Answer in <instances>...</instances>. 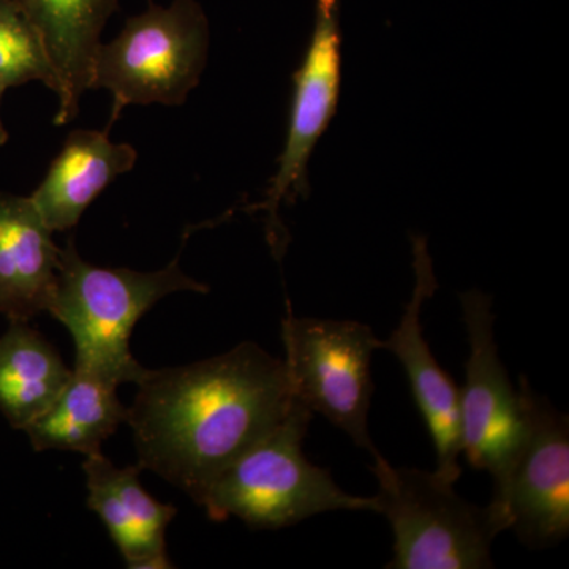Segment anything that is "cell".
Here are the masks:
<instances>
[{
  "label": "cell",
  "instance_id": "obj_1",
  "mask_svg": "<svg viewBox=\"0 0 569 569\" xmlns=\"http://www.w3.org/2000/svg\"><path fill=\"white\" fill-rule=\"evenodd\" d=\"M127 413L138 463L200 505L213 479L268 437L295 403L283 359L253 342L149 370Z\"/></svg>",
  "mask_w": 569,
  "mask_h": 569
},
{
  "label": "cell",
  "instance_id": "obj_2",
  "mask_svg": "<svg viewBox=\"0 0 569 569\" xmlns=\"http://www.w3.org/2000/svg\"><path fill=\"white\" fill-rule=\"evenodd\" d=\"M178 291H209L208 284L182 271L179 254L160 271L100 268L82 260L70 238L61 249L48 312L73 337V370L119 388L141 383L149 373L130 351L134 325L160 299Z\"/></svg>",
  "mask_w": 569,
  "mask_h": 569
},
{
  "label": "cell",
  "instance_id": "obj_3",
  "mask_svg": "<svg viewBox=\"0 0 569 569\" xmlns=\"http://www.w3.org/2000/svg\"><path fill=\"white\" fill-rule=\"evenodd\" d=\"M312 411L295 399L279 426L224 468L200 505L209 518H238L252 529L277 530L335 511L377 512L376 497L348 493L302 452Z\"/></svg>",
  "mask_w": 569,
  "mask_h": 569
},
{
  "label": "cell",
  "instance_id": "obj_4",
  "mask_svg": "<svg viewBox=\"0 0 569 569\" xmlns=\"http://www.w3.org/2000/svg\"><path fill=\"white\" fill-rule=\"evenodd\" d=\"M377 512L395 535L388 569L492 568L493 539L508 530L497 509L481 508L456 493L436 471L395 467L373 459Z\"/></svg>",
  "mask_w": 569,
  "mask_h": 569
},
{
  "label": "cell",
  "instance_id": "obj_5",
  "mask_svg": "<svg viewBox=\"0 0 569 569\" xmlns=\"http://www.w3.org/2000/svg\"><path fill=\"white\" fill-rule=\"evenodd\" d=\"M209 21L197 0L151 3L93 54L89 91L111 93V123L132 104L181 107L208 63Z\"/></svg>",
  "mask_w": 569,
  "mask_h": 569
},
{
  "label": "cell",
  "instance_id": "obj_6",
  "mask_svg": "<svg viewBox=\"0 0 569 569\" xmlns=\"http://www.w3.org/2000/svg\"><path fill=\"white\" fill-rule=\"evenodd\" d=\"M282 342L295 399L342 429L356 447L380 458L367 427L376 391L370 362L381 348L373 329L353 320L298 318L288 312Z\"/></svg>",
  "mask_w": 569,
  "mask_h": 569
},
{
  "label": "cell",
  "instance_id": "obj_7",
  "mask_svg": "<svg viewBox=\"0 0 569 569\" xmlns=\"http://www.w3.org/2000/svg\"><path fill=\"white\" fill-rule=\"evenodd\" d=\"M460 306L470 343L466 383L459 389L460 447L471 467L492 477L497 503L526 433V406L498 355L492 298L470 290L460 295Z\"/></svg>",
  "mask_w": 569,
  "mask_h": 569
},
{
  "label": "cell",
  "instance_id": "obj_8",
  "mask_svg": "<svg viewBox=\"0 0 569 569\" xmlns=\"http://www.w3.org/2000/svg\"><path fill=\"white\" fill-rule=\"evenodd\" d=\"M342 0H317L316 24L301 67L293 78L290 123L282 156L266 200L257 206L266 212V231L276 257L283 253L287 231L279 208L293 204L310 192L307 168L317 142L332 121L339 103L342 78Z\"/></svg>",
  "mask_w": 569,
  "mask_h": 569
},
{
  "label": "cell",
  "instance_id": "obj_9",
  "mask_svg": "<svg viewBox=\"0 0 569 569\" xmlns=\"http://www.w3.org/2000/svg\"><path fill=\"white\" fill-rule=\"evenodd\" d=\"M526 433L503 496L492 503L498 515L530 548L559 545L569 535V421L520 377Z\"/></svg>",
  "mask_w": 569,
  "mask_h": 569
},
{
  "label": "cell",
  "instance_id": "obj_10",
  "mask_svg": "<svg viewBox=\"0 0 569 569\" xmlns=\"http://www.w3.org/2000/svg\"><path fill=\"white\" fill-rule=\"evenodd\" d=\"M413 295L403 310L402 318L389 339L381 340L380 350L396 356L410 383L411 395L421 411L433 448H436L438 477L456 481L462 475L460 467L459 388L438 365L422 331L421 313L427 299L438 288L432 258L425 236H413Z\"/></svg>",
  "mask_w": 569,
  "mask_h": 569
},
{
  "label": "cell",
  "instance_id": "obj_11",
  "mask_svg": "<svg viewBox=\"0 0 569 569\" xmlns=\"http://www.w3.org/2000/svg\"><path fill=\"white\" fill-rule=\"evenodd\" d=\"M140 463L119 468L102 452L82 463L88 485V507L102 519L127 567L167 569L168 526L176 508L149 496L140 482Z\"/></svg>",
  "mask_w": 569,
  "mask_h": 569
},
{
  "label": "cell",
  "instance_id": "obj_12",
  "mask_svg": "<svg viewBox=\"0 0 569 569\" xmlns=\"http://www.w3.org/2000/svg\"><path fill=\"white\" fill-rule=\"evenodd\" d=\"M31 197L0 193V313L31 321L50 309L61 249Z\"/></svg>",
  "mask_w": 569,
  "mask_h": 569
},
{
  "label": "cell",
  "instance_id": "obj_13",
  "mask_svg": "<svg viewBox=\"0 0 569 569\" xmlns=\"http://www.w3.org/2000/svg\"><path fill=\"white\" fill-rule=\"evenodd\" d=\"M137 149L110 140V130H74L29 194L52 233L77 227L92 201L119 176L133 170Z\"/></svg>",
  "mask_w": 569,
  "mask_h": 569
},
{
  "label": "cell",
  "instance_id": "obj_14",
  "mask_svg": "<svg viewBox=\"0 0 569 569\" xmlns=\"http://www.w3.org/2000/svg\"><path fill=\"white\" fill-rule=\"evenodd\" d=\"M39 29L58 80L56 126L77 118L102 32L119 0H17Z\"/></svg>",
  "mask_w": 569,
  "mask_h": 569
},
{
  "label": "cell",
  "instance_id": "obj_15",
  "mask_svg": "<svg viewBox=\"0 0 569 569\" xmlns=\"http://www.w3.org/2000/svg\"><path fill=\"white\" fill-rule=\"evenodd\" d=\"M129 408L118 397V388L73 370L58 399L24 432L36 451L81 452L86 458L102 452V445L127 421Z\"/></svg>",
  "mask_w": 569,
  "mask_h": 569
},
{
  "label": "cell",
  "instance_id": "obj_16",
  "mask_svg": "<svg viewBox=\"0 0 569 569\" xmlns=\"http://www.w3.org/2000/svg\"><path fill=\"white\" fill-rule=\"evenodd\" d=\"M71 373L29 321H11L0 337V413L11 427L24 430L58 399Z\"/></svg>",
  "mask_w": 569,
  "mask_h": 569
},
{
  "label": "cell",
  "instance_id": "obj_17",
  "mask_svg": "<svg viewBox=\"0 0 569 569\" xmlns=\"http://www.w3.org/2000/svg\"><path fill=\"white\" fill-rule=\"evenodd\" d=\"M43 82L56 93L58 80L44 41L17 0H0V88Z\"/></svg>",
  "mask_w": 569,
  "mask_h": 569
},
{
  "label": "cell",
  "instance_id": "obj_18",
  "mask_svg": "<svg viewBox=\"0 0 569 569\" xmlns=\"http://www.w3.org/2000/svg\"><path fill=\"white\" fill-rule=\"evenodd\" d=\"M6 93L2 88H0V100H2V96ZM9 141V133H7L6 126H3L2 118H0V146L7 144Z\"/></svg>",
  "mask_w": 569,
  "mask_h": 569
}]
</instances>
